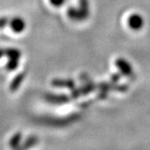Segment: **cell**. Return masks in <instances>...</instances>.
<instances>
[{
	"instance_id": "6da1fadb",
	"label": "cell",
	"mask_w": 150,
	"mask_h": 150,
	"mask_svg": "<svg viewBox=\"0 0 150 150\" xmlns=\"http://www.w3.org/2000/svg\"><path fill=\"white\" fill-rule=\"evenodd\" d=\"M9 26L11 29L13 30V32L16 33H20L23 32V30L26 28V23L25 21L20 18V17H16L12 18L9 22Z\"/></svg>"
},
{
	"instance_id": "7a4b0ae2",
	"label": "cell",
	"mask_w": 150,
	"mask_h": 150,
	"mask_svg": "<svg viewBox=\"0 0 150 150\" xmlns=\"http://www.w3.org/2000/svg\"><path fill=\"white\" fill-rule=\"evenodd\" d=\"M25 75H26L25 73H19L18 74H17L14 77V79L12 80L10 85H9V89L11 91L15 92L19 88L23 81L24 80V79H25Z\"/></svg>"
},
{
	"instance_id": "3957f363",
	"label": "cell",
	"mask_w": 150,
	"mask_h": 150,
	"mask_svg": "<svg viewBox=\"0 0 150 150\" xmlns=\"http://www.w3.org/2000/svg\"><path fill=\"white\" fill-rule=\"evenodd\" d=\"M4 55L8 57V59H19L21 57V52L19 49L15 48H8L4 49Z\"/></svg>"
},
{
	"instance_id": "277c9868",
	"label": "cell",
	"mask_w": 150,
	"mask_h": 150,
	"mask_svg": "<svg viewBox=\"0 0 150 150\" xmlns=\"http://www.w3.org/2000/svg\"><path fill=\"white\" fill-rule=\"evenodd\" d=\"M22 134L21 133H16L13 135V137L9 140V146L12 149H18L21 143Z\"/></svg>"
},
{
	"instance_id": "5b68a950",
	"label": "cell",
	"mask_w": 150,
	"mask_h": 150,
	"mask_svg": "<svg viewBox=\"0 0 150 150\" xmlns=\"http://www.w3.org/2000/svg\"><path fill=\"white\" fill-rule=\"evenodd\" d=\"M37 137H35V136H30V137H28L27 139L23 142V144H22L21 147H19L18 149H29V148H31L33 146H34V145L37 144Z\"/></svg>"
},
{
	"instance_id": "8992f818",
	"label": "cell",
	"mask_w": 150,
	"mask_h": 150,
	"mask_svg": "<svg viewBox=\"0 0 150 150\" xmlns=\"http://www.w3.org/2000/svg\"><path fill=\"white\" fill-rule=\"evenodd\" d=\"M18 61L19 59H8V61L6 64V69L8 71H14L18 67Z\"/></svg>"
},
{
	"instance_id": "52a82bcc",
	"label": "cell",
	"mask_w": 150,
	"mask_h": 150,
	"mask_svg": "<svg viewBox=\"0 0 150 150\" xmlns=\"http://www.w3.org/2000/svg\"><path fill=\"white\" fill-rule=\"evenodd\" d=\"M129 24L133 28H139L142 25V19L138 15L137 16L136 15L132 16L131 19L129 20Z\"/></svg>"
},
{
	"instance_id": "ba28073f",
	"label": "cell",
	"mask_w": 150,
	"mask_h": 150,
	"mask_svg": "<svg viewBox=\"0 0 150 150\" xmlns=\"http://www.w3.org/2000/svg\"><path fill=\"white\" fill-rule=\"evenodd\" d=\"M8 23V19L7 18H0V28H4Z\"/></svg>"
},
{
	"instance_id": "9c48e42d",
	"label": "cell",
	"mask_w": 150,
	"mask_h": 150,
	"mask_svg": "<svg viewBox=\"0 0 150 150\" xmlns=\"http://www.w3.org/2000/svg\"><path fill=\"white\" fill-rule=\"evenodd\" d=\"M50 2H51V4L54 6L59 7V6H61L64 3V0H50Z\"/></svg>"
},
{
	"instance_id": "30bf717a",
	"label": "cell",
	"mask_w": 150,
	"mask_h": 150,
	"mask_svg": "<svg viewBox=\"0 0 150 150\" xmlns=\"http://www.w3.org/2000/svg\"><path fill=\"white\" fill-rule=\"evenodd\" d=\"M4 55V48H0V59Z\"/></svg>"
}]
</instances>
